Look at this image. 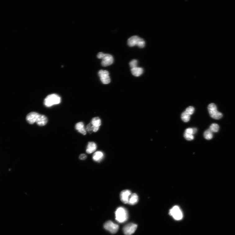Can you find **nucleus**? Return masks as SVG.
<instances>
[{
    "mask_svg": "<svg viewBox=\"0 0 235 235\" xmlns=\"http://www.w3.org/2000/svg\"><path fill=\"white\" fill-rule=\"evenodd\" d=\"M61 102V97L58 95L53 94L48 95L44 99V105L47 107H51L53 105H58Z\"/></svg>",
    "mask_w": 235,
    "mask_h": 235,
    "instance_id": "f257e3e1",
    "label": "nucleus"
},
{
    "mask_svg": "<svg viewBox=\"0 0 235 235\" xmlns=\"http://www.w3.org/2000/svg\"><path fill=\"white\" fill-rule=\"evenodd\" d=\"M116 220L119 223H122L128 220V214L126 210L123 207L117 208L115 212Z\"/></svg>",
    "mask_w": 235,
    "mask_h": 235,
    "instance_id": "f03ea898",
    "label": "nucleus"
},
{
    "mask_svg": "<svg viewBox=\"0 0 235 235\" xmlns=\"http://www.w3.org/2000/svg\"><path fill=\"white\" fill-rule=\"evenodd\" d=\"M208 109L210 115L214 119L219 120L223 116L222 113L218 111L217 106L214 103L209 104L208 107Z\"/></svg>",
    "mask_w": 235,
    "mask_h": 235,
    "instance_id": "7ed1b4c3",
    "label": "nucleus"
},
{
    "mask_svg": "<svg viewBox=\"0 0 235 235\" xmlns=\"http://www.w3.org/2000/svg\"><path fill=\"white\" fill-rule=\"evenodd\" d=\"M169 214L175 220H181L183 217L182 212L180 208L177 206H175L171 208L169 211Z\"/></svg>",
    "mask_w": 235,
    "mask_h": 235,
    "instance_id": "20e7f679",
    "label": "nucleus"
},
{
    "mask_svg": "<svg viewBox=\"0 0 235 235\" xmlns=\"http://www.w3.org/2000/svg\"><path fill=\"white\" fill-rule=\"evenodd\" d=\"M98 74L101 81L103 84H107L110 83L111 80L108 71L101 70L99 71Z\"/></svg>",
    "mask_w": 235,
    "mask_h": 235,
    "instance_id": "39448f33",
    "label": "nucleus"
},
{
    "mask_svg": "<svg viewBox=\"0 0 235 235\" xmlns=\"http://www.w3.org/2000/svg\"><path fill=\"white\" fill-rule=\"evenodd\" d=\"M105 229L112 234L116 233L118 231L119 226L118 225L114 224L111 221H107L104 225Z\"/></svg>",
    "mask_w": 235,
    "mask_h": 235,
    "instance_id": "423d86ee",
    "label": "nucleus"
},
{
    "mask_svg": "<svg viewBox=\"0 0 235 235\" xmlns=\"http://www.w3.org/2000/svg\"><path fill=\"white\" fill-rule=\"evenodd\" d=\"M137 228V225L133 223H130L125 226L123 229L124 234L131 235L134 233Z\"/></svg>",
    "mask_w": 235,
    "mask_h": 235,
    "instance_id": "0eeeda50",
    "label": "nucleus"
},
{
    "mask_svg": "<svg viewBox=\"0 0 235 235\" xmlns=\"http://www.w3.org/2000/svg\"><path fill=\"white\" fill-rule=\"evenodd\" d=\"M102 59V60L101 62V65L104 67H106L111 65L114 61L113 56L108 54H104Z\"/></svg>",
    "mask_w": 235,
    "mask_h": 235,
    "instance_id": "6e6552de",
    "label": "nucleus"
},
{
    "mask_svg": "<svg viewBox=\"0 0 235 235\" xmlns=\"http://www.w3.org/2000/svg\"><path fill=\"white\" fill-rule=\"evenodd\" d=\"M131 194V192L129 190H123L120 193V200L124 204H128Z\"/></svg>",
    "mask_w": 235,
    "mask_h": 235,
    "instance_id": "1a4fd4ad",
    "label": "nucleus"
},
{
    "mask_svg": "<svg viewBox=\"0 0 235 235\" xmlns=\"http://www.w3.org/2000/svg\"><path fill=\"white\" fill-rule=\"evenodd\" d=\"M40 114L36 112H31L28 114L26 117L28 122L30 124H33L36 123L37 119Z\"/></svg>",
    "mask_w": 235,
    "mask_h": 235,
    "instance_id": "9d476101",
    "label": "nucleus"
},
{
    "mask_svg": "<svg viewBox=\"0 0 235 235\" xmlns=\"http://www.w3.org/2000/svg\"><path fill=\"white\" fill-rule=\"evenodd\" d=\"M141 38L138 36H133L130 37L128 40V45L130 47H133L135 46H138Z\"/></svg>",
    "mask_w": 235,
    "mask_h": 235,
    "instance_id": "9b49d317",
    "label": "nucleus"
},
{
    "mask_svg": "<svg viewBox=\"0 0 235 235\" xmlns=\"http://www.w3.org/2000/svg\"><path fill=\"white\" fill-rule=\"evenodd\" d=\"M47 118L45 115L40 114L37 119L36 123L39 126H43L47 124Z\"/></svg>",
    "mask_w": 235,
    "mask_h": 235,
    "instance_id": "f8f14e48",
    "label": "nucleus"
},
{
    "mask_svg": "<svg viewBox=\"0 0 235 235\" xmlns=\"http://www.w3.org/2000/svg\"><path fill=\"white\" fill-rule=\"evenodd\" d=\"M97 145L93 142H89L86 149V152L88 154H91L96 150Z\"/></svg>",
    "mask_w": 235,
    "mask_h": 235,
    "instance_id": "ddd939ff",
    "label": "nucleus"
},
{
    "mask_svg": "<svg viewBox=\"0 0 235 235\" xmlns=\"http://www.w3.org/2000/svg\"><path fill=\"white\" fill-rule=\"evenodd\" d=\"M75 128L78 132L85 135L86 134V130L84 128V125L83 122H79L76 124Z\"/></svg>",
    "mask_w": 235,
    "mask_h": 235,
    "instance_id": "4468645a",
    "label": "nucleus"
},
{
    "mask_svg": "<svg viewBox=\"0 0 235 235\" xmlns=\"http://www.w3.org/2000/svg\"><path fill=\"white\" fill-rule=\"evenodd\" d=\"M104 157V154L102 151H98L95 152L93 157V160L97 162H100Z\"/></svg>",
    "mask_w": 235,
    "mask_h": 235,
    "instance_id": "2eb2a0df",
    "label": "nucleus"
},
{
    "mask_svg": "<svg viewBox=\"0 0 235 235\" xmlns=\"http://www.w3.org/2000/svg\"><path fill=\"white\" fill-rule=\"evenodd\" d=\"M131 72L133 75L138 77L143 73V70L142 68L136 67L131 69Z\"/></svg>",
    "mask_w": 235,
    "mask_h": 235,
    "instance_id": "dca6fc26",
    "label": "nucleus"
},
{
    "mask_svg": "<svg viewBox=\"0 0 235 235\" xmlns=\"http://www.w3.org/2000/svg\"><path fill=\"white\" fill-rule=\"evenodd\" d=\"M138 201V195L136 193H133L129 198L128 204L131 205H134L137 204Z\"/></svg>",
    "mask_w": 235,
    "mask_h": 235,
    "instance_id": "f3484780",
    "label": "nucleus"
},
{
    "mask_svg": "<svg viewBox=\"0 0 235 235\" xmlns=\"http://www.w3.org/2000/svg\"><path fill=\"white\" fill-rule=\"evenodd\" d=\"M91 123L93 126L99 128L101 124V120L98 117L94 118L92 119Z\"/></svg>",
    "mask_w": 235,
    "mask_h": 235,
    "instance_id": "a211bd4d",
    "label": "nucleus"
},
{
    "mask_svg": "<svg viewBox=\"0 0 235 235\" xmlns=\"http://www.w3.org/2000/svg\"><path fill=\"white\" fill-rule=\"evenodd\" d=\"M190 115H189L185 111L183 112L181 115V119L183 121L187 123L190 120Z\"/></svg>",
    "mask_w": 235,
    "mask_h": 235,
    "instance_id": "6ab92c4d",
    "label": "nucleus"
},
{
    "mask_svg": "<svg viewBox=\"0 0 235 235\" xmlns=\"http://www.w3.org/2000/svg\"><path fill=\"white\" fill-rule=\"evenodd\" d=\"M204 137L207 140H210L213 137L212 132L209 129L205 131L204 133Z\"/></svg>",
    "mask_w": 235,
    "mask_h": 235,
    "instance_id": "aec40b11",
    "label": "nucleus"
},
{
    "mask_svg": "<svg viewBox=\"0 0 235 235\" xmlns=\"http://www.w3.org/2000/svg\"><path fill=\"white\" fill-rule=\"evenodd\" d=\"M209 129L212 132H217L219 130V126L216 124H213L210 127Z\"/></svg>",
    "mask_w": 235,
    "mask_h": 235,
    "instance_id": "412c9836",
    "label": "nucleus"
},
{
    "mask_svg": "<svg viewBox=\"0 0 235 235\" xmlns=\"http://www.w3.org/2000/svg\"><path fill=\"white\" fill-rule=\"evenodd\" d=\"M184 137L188 141H191L193 140L194 138L193 135L188 133H185Z\"/></svg>",
    "mask_w": 235,
    "mask_h": 235,
    "instance_id": "4be33fe9",
    "label": "nucleus"
},
{
    "mask_svg": "<svg viewBox=\"0 0 235 235\" xmlns=\"http://www.w3.org/2000/svg\"><path fill=\"white\" fill-rule=\"evenodd\" d=\"M138 61L137 60L134 59L132 60L129 62V65L131 69L137 67Z\"/></svg>",
    "mask_w": 235,
    "mask_h": 235,
    "instance_id": "5701e85b",
    "label": "nucleus"
},
{
    "mask_svg": "<svg viewBox=\"0 0 235 235\" xmlns=\"http://www.w3.org/2000/svg\"><path fill=\"white\" fill-rule=\"evenodd\" d=\"M195 111L194 107L193 106H189L186 109L185 112L190 115H192Z\"/></svg>",
    "mask_w": 235,
    "mask_h": 235,
    "instance_id": "b1692460",
    "label": "nucleus"
},
{
    "mask_svg": "<svg viewBox=\"0 0 235 235\" xmlns=\"http://www.w3.org/2000/svg\"><path fill=\"white\" fill-rule=\"evenodd\" d=\"M92 126L91 123L89 124L86 127V130L90 133H92L93 132Z\"/></svg>",
    "mask_w": 235,
    "mask_h": 235,
    "instance_id": "393cba45",
    "label": "nucleus"
},
{
    "mask_svg": "<svg viewBox=\"0 0 235 235\" xmlns=\"http://www.w3.org/2000/svg\"><path fill=\"white\" fill-rule=\"evenodd\" d=\"M185 133H188V134H192L193 135L194 134L193 129L192 128H188L186 130Z\"/></svg>",
    "mask_w": 235,
    "mask_h": 235,
    "instance_id": "a878e982",
    "label": "nucleus"
},
{
    "mask_svg": "<svg viewBox=\"0 0 235 235\" xmlns=\"http://www.w3.org/2000/svg\"><path fill=\"white\" fill-rule=\"evenodd\" d=\"M79 158L81 160H85L87 158V156L85 154H82L80 155Z\"/></svg>",
    "mask_w": 235,
    "mask_h": 235,
    "instance_id": "bb28decb",
    "label": "nucleus"
},
{
    "mask_svg": "<svg viewBox=\"0 0 235 235\" xmlns=\"http://www.w3.org/2000/svg\"><path fill=\"white\" fill-rule=\"evenodd\" d=\"M104 54L102 52H99L97 55V58L99 59H102V58H103L104 55Z\"/></svg>",
    "mask_w": 235,
    "mask_h": 235,
    "instance_id": "cd10ccee",
    "label": "nucleus"
},
{
    "mask_svg": "<svg viewBox=\"0 0 235 235\" xmlns=\"http://www.w3.org/2000/svg\"><path fill=\"white\" fill-rule=\"evenodd\" d=\"M93 132H96L99 129V127H97L92 126Z\"/></svg>",
    "mask_w": 235,
    "mask_h": 235,
    "instance_id": "c85d7f7f",
    "label": "nucleus"
}]
</instances>
